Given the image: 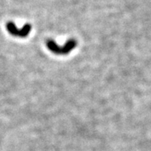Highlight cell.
I'll return each instance as SVG.
<instances>
[{
	"label": "cell",
	"mask_w": 151,
	"mask_h": 151,
	"mask_svg": "<svg viewBox=\"0 0 151 151\" xmlns=\"http://www.w3.org/2000/svg\"><path fill=\"white\" fill-rule=\"evenodd\" d=\"M77 46V42L75 40H69L63 46H58L55 41L52 40H48L46 41V46L51 52L57 55H66L73 50Z\"/></svg>",
	"instance_id": "6da1fadb"
},
{
	"label": "cell",
	"mask_w": 151,
	"mask_h": 151,
	"mask_svg": "<svg viewBox=\"0 0 151 151\" xmlns=\"http://www.w3.org/2000/svg\"><path fill=\"white\" fill-rule=\"evenodd\" d=\"M6 29L8 30V32L12 36H16V37L25 38L29 34L32 26L29 24H26L22 29H19L15 26V24L13 22H9L6 23Z\"/></svg>",
	"instance_id": "7a4b0ae2"
}]
</instances>
